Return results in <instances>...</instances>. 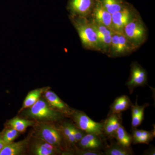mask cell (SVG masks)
Here are the masks:
<instances>
[{"label": "cell", "mask_w": 155, "mask_h": 155, "mask_svg": "<svg viewBox=\"0 0 155 155\" xmlns=\"http://www.w3.org/2000/svg\"><path fill=\"white\" fill-rule=\"evenodd\" d=\"M69 18L77 31L83 47L101 52L96 32L89 17L69 16Z\"/></svg>", "instance_id": "6da1fadb"}, {"label": "cell", "mask_w": 155, "mask_h": 155, "mask_svg": "<svg viewBox=\"0 0 155 155\" xmlns=\"http://www.w3.org/2000/svg\"><path fill=\"white\" fill-rule=\"evenodd\" d=\"M37 122L33 125L35 136L62 150L63 153L70 151L60 127L52 122Z\"/></svg>", "instance_id": "7a4b0ae2"}, {"label": "cell", "mask_w": 155, "mask_h": 155, "mask_svg": "<svg viewBox=\"0 0 155 155\" xmlns=\"http://www.w3.org/2000/svg\"><path fill=\"white\" fill-rule=\"evenodd\" d=\"M24 110V116L37 122H58L65 116L51 108L44 98H40L33 105Z\"/></svg>", "instance_id": "3957f363"}, {"label": "cell", "mask_w": 155, "mask_h": 155, "mask_svg": "<svg viewBox=\"0 0 155 155\" xmlns=\"http://www.w3.org/2000/svg\"><path fill=\"white\" fill-rule=\"evenodd\" d=\"M122 32L135 51L144 43L147 36L146 26L137 14L125 25Z\"/></svg>", "instance_id": "277c9868"}, {"label": "cell", "mask_w": 155, "mask_h": 155, "mask_svg": "<svg viewBox=\"0 0 155 155\" xmlns=\"http://www.w3.org/2000/svg\"><path fill=\"white\" fill-rule=\"evenodd\" d=\"M70 117L76 127L86 133L104 134L103 122H94L83 111L74 110Z\"/></svg>", "instance_id": "5b68a950"}, {"label": "cell", "mask_w": 155, "mask_h": 155, "mask_svg": "<svg viewBox=\"0 0 155 155\" xmlns=\"http://www.w3.org/2000/svg\"><path fill=\"white\" fill-rule=\"evenodd\" d=\"M135 51L122 31L113 32L110 45L107 55L117 58L129 55Z\"/></svg>", "instance_id": "8992f818"}, {"label": "cell", "mask_w": 155, "mask_h": 155, "mask_svg": "<svg viewBox=\"0 0 155 155\" xmlns=\"http://www.w3.org/2000/svg\"><path fill=\"white\" fill-rule=\"evenodd\" d=\"M147 73L146 70L137 62H133L130 66V76L125 85L132 94L134 89L144 86L147 83Z\"/></svg>", "instance_id": "52a82bcc"}, {"label": "cell", "mask_w": 155, "mask_h": 155, "mask_svg": "<svg viewBox=\"0 0 155 155\" xmlns=\"http://www.w3.org/2000/svg\"><path fill=\"white\" fill-rule=\"evenodd\" d=\"M28 150L31 154L34 155H56L63 154V153L62 150L37 137L33 134L29 142Z\"/></svg>", "instance_id": "ba28073f"}, {"label": "cell", "mask_w": 155, "mask_h": 155, "mask_svg": "<svg viewBox=\"0 0 155 155\" xmlns=\"http://www.w3.org/2000/svg\"><path fill=\"white\" fill-rule=\"evenodd\" d=\"M97 0H69L67 9L69 16L89 17Z\"/></svg>", "instance_id": "9c48e42d"}, {"label": "cell", "mask_w": 155, "mask_h": 155, "mask_svg": "<svg viewBox=\"0 0 155 155\" xmlns=\"http://www.w3.org/2000/svg\"><path fill=\"white\" fill-rule=\"evenodd\" d=\"M137 14L136 11L130 5L125 9L112 14V29L115 31H122L125 25Z\"/></svg>", "instance_id": "30bf717a"}, {"label": "cell", "mask_w": 155, "mask_h": 155, "mask_svg": "<svg viewBox=\"0 0 155 155\" xmlns=\"http://www.w3.org/2000/svg\"><path fill=\"white\" fill-rule=\"evenodd\" d=\"M90 19L96 32L101 52L107 54L110 45L112 35L114 31L107 26L94 21L91 18Z\"/></svg>", "instance_id": "8fae6325"}, {"label": "cell", "mask_w": 155, "mask_h": 155, "mask_svg": "<svg viewBox=\"0 0 155 155\" xmlns=\"http://www.w3.org/2000/svg\"><path fill=\"white\" fill-rule=\"evenodd\" d=\"M43 94L45 99L51 108L61 113L64 116L70 117L74 109L69 107L55 93L50 90L49 89L45 91Z\"/></svg>", "instance_id": "7c38bea8"}, {"label": "cell", "mask_w": 155, "mask_h": 155, "mask_svg": "<svg viewBox=\"0 0 155 155\" xmlns=\"http://www.w3.org/2000/svg\"><path fill=\"white\" fill-rule=\"evenodd\" d=\"M33 134L32 131L22 140L6 144L0 152V155H20L25 153L28 149L29 142Z\"/></svg>", "instance_id": "4fadbf2b"}, {"label": "cell", "mask_w": 155, "mask_h": 155, "mask_svg": "<svg viewBox=\"0 0 155 155\" xmlns=\"http://www.w3.org/2000/svg\"><path fill=\"white\" fill-rule=\"evenodd\" d=\"M122 113L109 114L107 118L103 122V132L107 137L114 138L119 126L122 125Z\"/></svg>", "instance_id": "5bb4252c"}, {"label": "cell", "mask_w": 155, "mask_h": 155, "mask_svg": "<svg viewBox=\"0 0 155 155\" xmlns=\"http://www.w3.org/2000/svg\"><path fill=\"white\" fill-rule=\"evenodd\" d=\"M94 21L112 29V15L103 8L99 0H97L89 17Z\"/></svg>", "instance_id": "9a60e30c"}, {"label": "cell", "mask_w": 155, "mask_h": 155, "mask_svg": "<svg viewBox=\"0 0 155 155\" xmlns=\"http://www.w3.org/2000/svg\"><path fill=\"white\" fill-rule=\"evenodd\" d=\"M102 136L95 134L87 133L77 143L80 148L101 151L104 147Z\"/></svg>", "instance_id": "2e32d148"}, {"label": "cell", "mask_w": 155, "mask_h": 155, "mask_svg": "<svg viewBox=\"0 0 155 155\" xmlns=\"http://www.w3.org/2000/svg\"><path fill=\"white\" fill-rule=\"evenodd\" d=\"M133 104L130 98L126 95H123L116 98L110 106V114H119L127 110Z\"/></svg>", "instance_id": "e0dca14e"}, {"label": "cell", "mask_w": 155, "mask_h": 155, "mask_svg": "<svg viewBox=\"0 0 155 155\" xmlns=\"http://www.w3.org/2000/svg\"><path fill=\"white\" fill-rule=\"evenodd\" d=\"M155 130L147 131L138 130L136 128L132 129V143L148 144L155 137Z\"/></svg>", "instance_id": "ac0fdd59"}, {"label": "cell", "mask_w": 155, "mask_h": 155, "mask_svg": "<svg viewBox=\"0 0 155 155\" xmlns=\"http://www.w3.org/2000/svg\"><path fill=\"white\" fill-rule=\"evenodd\" d=\"M49 89V87H41L35 89L28 93L23 101L22 107L19 110V113H21L25 109L30 107L33 105L40 98L41 95L44 92Z\"/></svg>", "instance_id": "d6986e66"}, {"label": "cell", "mask_w": 155, "mask_h": 155, "mask_svg": "<svg viewBox=\"0 0 155 155\" xmlns=\"http://www.w3.org/2000/svg\"><path fill=\"white\" fill-rule=\"evenodd\" d=\"M103 8L112 14L130 5L125 0H99Z\"/></svg>", "instance_id": "ffe728a7"}, {"label": "cell", "mask_w": 155, "mask_h": 155, "mask_svg": "<svg viewBox=\"0 0 155 155\" xmlns=\"http://www.w3.org/2000/svg\"><path fill=\"white\" fill-rule=\"evenodd\" d=\"M104 155H132L134 154L131 147H125L117 142L112 143L110 145L106 147Z\"/></svg>", "instance_id": "44dd1931"}, {"label": "cell", "mask_w": 155, "mask_h": 155, "mask_svg": "<svg viewBox=\"0 0 155 155\" xmlns=\"http://www.w3.org/2000/svg\"><path fill=\"white\" fill-rule=\"evenodd\" d=\"M34 120L22 119L19 117H14L8 121V127L14 128L19 133H23L30 126L35 124Z\"/></svg>", "instance_id": "7402d4cb"}, {"label": "cell", "mask_w": 155, "mask_h": 155, "mask_svg": "<svg viewBox=\"0 0 155 155\" xmlns=\"http://www.w3.org/2000/svg\"><path fill=\"white\" fill-rule=\"evenodd\" d=\"M114 138L116 139L118 143L123 147H130L132 143V135L126 131L122 125H120L116 130Z\"/></svg>", "instance_id": "603a6c76"}, {"label": "cell", "mask_w": 155, "mask_h": 155, "mask_svg": "<svg viewBox=\"0 0 155 155\" xmlns=\"http://www.w3.org/2000/svg\"><path fill=\"white\" fill-rule=\"evenodd\" d=\"M60 129L63 134L65 141L67 143V146L69 150L70 148H75L76 146V142L73 134H72L70 122H65L60 126Z\"/></svg>", "instance_id": "cb8c5ba5"}, {"label": "cell", "mask_w": 155, "mask_h": 155, "mask_svg": "<svg viewBox=\"0 0 155 155\" xmlns=\"http://www.w3.org/2000/svg\"><path fill=\"white\" fill-rule=\"evenodd\" d=\"M20 133L14 128L8 127L1 134L3 140L7 144L13 142L19 137Z\"/></svg>", "instance_id": "d4e9b609"}, {"label": "cell", "mask_w": 155, "mask_h": 155, "mask_svg": "<svg viewBox=\"0 0 155 155\" xmlns=\"http://www.w3.org/2000/svg\"><path fill=\"white\" fill-rule=\"evenodd\" d=\"M75 154L78 155H102L103 152L101 151L83 149L75 146L74 148Z\"/></svg>", "instance_id": "484cf974"}, {"label": "cell", "mask_w": 155, "mask_h": 155, "mask_svg": "<svg viewBox=\"0 0 155 155\" xmlns=\"http://www.w3.org/2000/svg\"><path fill=\"white\" fill-rule=\"evenodd\" d=\"M70 127H71L73 136L77 143L87 133L83 130H81L72 123H70Z\"/></svg>", "instance_id": "4316f807"}, {"label": "cell", "mask_w": 155, "mask_h": 155, "mask_svg": "<svg viewBox=\"0 0 155 155\" xmlns=\"http://www.w3.org/2000/svg\"><path fill=\"white\" fill-rule=\"evenodd\" d=\"M145 155H155V149L154 147L153 148V146L152 147H150L147 150L145 151Z\"/></svg>", "instance_id": "83f0119b"}, {"label": "cell", "mask_w": 155, "mask_h": 155, "mask_svg": "<svg viewBox=\"0 0 155 155\" xmlns=\"http://www.w3.org/2000/svg\"><path fill=\"white\" fill-rule=\"evenodd\" d=\"M6 145V143H5V142L3 140L2 138V135H1V134H0V152L2 150L4 147H5Z\"/></svg>", "instance_id": "f1b7e54d"}]
</instances>
